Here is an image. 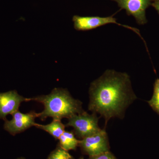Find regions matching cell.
<instances>
[{"label":"cell","mask_w":159,"mask_h":159,"mask_svg":"<svg viewBox=\"0 0 159 159\" xmlns=\"http://www.w3.org/2000/svg\"><path fill=\"white\" fill-rule=\"evenodd\" d=\"M31 100L42 103L43 110L39 113V118L43 121L48 117L61 120L84 111L82 102L74 99L66 89H54L50 94L31 98Z\"/></svg>","instance_id":"7a4b0ae2"},{"label":"cell","mask_w":159,"mask_h":159,"mask_svg":"<svg viewBox=\"0 0 159 159\" xmlns=\"http://www.w3.org/2000/svg\"><path fill=\"white\" fill-rule=\"evenodd\" d=\"M150 107L159 116V78H157L153 85V93L150 100L147 101Z\"/></svg>","instance_id":"8fae6325"},{"label":"cell","mask_w":159,"mask_h":159,"mask_svg":"<svg viewBox=\"0 0 159 159\" xmlns=\"http://www.w3.org/2000/svg\"><path fill=\"white\" fill-rule=\"evenodd\" d=\"M74 29L79 31H86L97 29L101 26L110 24H115L130 29L142 38L140 31L138 29L117 22L116 19L113 16L107 17L100 16H74L73 18Z\"/></svg>","instance_id":"277c9868"},{"label":"cell","mask_w":159,"mask_h":159,"mask_svg":"<svg viewBox=\"0 0 159 159\" xmlns=\"http://www.w3.org/2000/svg\"><path fill=\"white\" fill-rule=\"evenodd\" d=\"M35 127L48 133L56 140H58L65 131L66 126L61 122V120L53 119V121L48 124L41 125L37 123Z\"/></svg>","instance_id":"9c48e42d"},{"label":"cell","mask_w":159,"mask_h":159,"mask_svg":"<svg viewBox=\"0 0 159 159\" xmlns=\"http://www.w3.org/2000/svg\"><path fill=\"white\" fill-rule=\"evenodd\" d=\"M47 159H74L73 157L67 151L63 149L59 145L51 152Z\"/></svg>","instance_id":"7c38bea8"},{"label":"cell","mask_w":159,"mask_h":159,"mask_svg":"<svg viewBox=\"0 0 159 159\" xmlns=\"http://www.w3.org/2000/svg\"><path fill=\"white\" fill-rule=\"evenodd\" d=\"M152 6L156 9L159 14V0H156L152 4Z\"/></svg>","instance_id":"5bb4252c"},{"label":"cell","mask_w":159,"mask_h":159,"mask_svg":"<svg viewBox=\"0 0 159 159\" xmlns=\"http://www.w3.org/2000/svg\"><path fill=\"white\" fill-rule=\"evenodd\" d=\"M89 93V110L104 117L105 125L111 118L124 117L126 109L137 99L128 74L114 70H107L93 81Z\"/></svg>","instance_id":"6da1fadb"},{"label":"cell","mask_w":159,"mask_h":159,"mask_svg":"<svg viewBox=\"0 0 159 159\" xmlns=\"http://www.w3.org/2000/svg\"><path fill=\"white\" fill-rule=\"evenodd\" d=\"M79 146L83 152L89 157L96 156L109 151L108 136L105 129L80 140Z\"/></svg>","instance_id":"5b68a950"},{"label":"cell","mask_w":159,"mask_h":159,"mask_svg":"<svg viewBox=\"0 0 159 159\" xmlns=\"http://www.w3.org/2000/svg\"><path fill=\"white\" fill-rule=\"evenodd\" d=\"M116 2L122 9H125L129 15L132 16L140 25L147 22L146 10L150 4V0H111Z\"/></svg>","instance_id":"ba28073f"},{"label":"cell","mask_w":159,"mask_h":159,"mask_svg":"<svg viewBox=\"0 0 159 159\" xmlns=\"http://www.w3.org/2000/svg\"><path fill=\"white\" fill-rule=\"evenodd\" d=\"M88 159H117L109 151L96 156L89 157Z\"/></svg>","instance_id":"4fadbf2b"},{"label":"cell","mask_w":159,"mask_h":159,"mask_svg":"<svg viewBox=\"0 0 159 159\" xmlns=\"http://www.w3.org/2000/svg\"><path fill=\"white\" fill-rule=\"evenodd\" d=\"M99 119L97 114H89L84 111L69 118L68 122L65 125L73 127L75 134L82 139L101 130L98 125Z\"/></svg>","instance_id":"3957f363"},{"label":"cell","mask_w":159,"mask_h":159,"mask_svg":"<svg viewBox=\"0 0 159 159\" xmlns=\"http://www.w3.org/2000/svg\"><path fill=\"white\" fill-rule=\"evenodd\" d=\"M16 159H25L24 158L20 157V158H17Z\"/></svg>","instance_id":"9a60e30c"},{"label":"cell","mask_w":159,"mask_h":159,"mask_svg":"<svg viewBox=\"0 0 159 159\" xmlns=\"http://www.w3.org/2000/svg\"><path fill=\"white\" fill-rule=\"evenodd\" d=\"M11 120H5L4 128L12 135L22 132L26 129L36 126L35 119L39 118V113L31 111L27 113H23L18 111L11 115Z\"/></svg>","instance_id":"8992f818"},{"label":"cell","mask_w":159,"mask_h":159,"mask_svg":"<svg viewBox=\"0 0 159 159\" xmlns=\"http://www.w3.org/2000/svg\"><path fill=\"white\" fill-rule=\"evenodd\" d=\"M75 135L74 132L65 131L58 139V145L67 151L75 150L79 146L80 140H77Z\"/></svg>","instance_id":"30bf717a"},{"label":"cell","mask_w":159,"mask_h":159,"mask_svg":"<svg viewBox=\"0 0 159 159\" xmlns=\"http://www.w3.org/2000/svg\"><path fill=\"white\" fill-rule=\"evenodd\" d=\"M31 101V98L20 96L16 90L0 93V119L6 120V116L18 111L21 103Z\"/></svg>","instance_id":"52a82bcc"},{"label":"cell","mask_w":159,"mask_h":159,"mask_svg":"<svg viewBox=\"0 0 159 159\" xmlns=\"http://www.w3.org/2000/svg\"><path fill=\"white\" fill-rule=\"evenodd\" d=\"M78 159H84V158L83 157H80V158Z\"/></svg>","instance_id":"2e32d148"}]
</instances>
